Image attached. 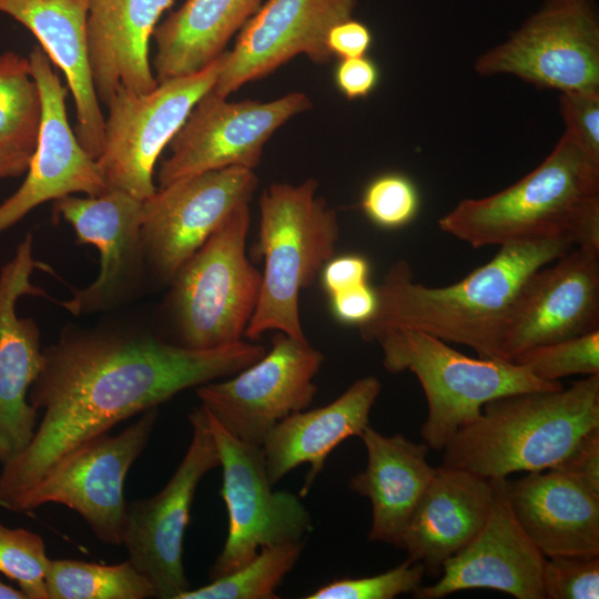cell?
Wrapping results in <instances>:
<instances>
[{
  "label": "cell",
  "mask_w": 599,
  "mask_h": 599,
  "mask_svg": "<svg viewBox=\"0 0 599 599\" xmlns=\"http://www.w3.org/2000/svg\"><path fill=\"white\" fill-rule=\"evenodd\" d=\"M266 353L244 342L187 348L139 328L65 326L43 349L28 399L43 415L28 446L2 465L0 506L20 499L63 456L180 392L234 375Z\"/></svg>",
  "instance_id": "6da1fadb"
},
{
  "label": "cell",
  "mask_w": 599,
  "mask_h": 599,
  "mask_svg": "<svg viewBox=\"0 0 599 599\" xmlns=\"http://www.w3.org/2000/svg\"><path fill=\"white\" fill-rule=\"evenodd\" d=\"M572 247L564 238L506 243L489 262L443 287L416 282L410 264L399 260L375 288L376 309L358 325L359 335L373 342L387 328H414L468 346L480 358L505 359L504 338L526 283Z\"/></svg>",
  "instance_id": "7a4b0ae2"
},
{
  "label": "cell",
  "mask_w": 599,
  "mask_h": 599,
  "mask_svg": "<svg viewBox=\"0 0 599 599\" xmlns=\"http://www.w3.org/2000/svg\"><path fill=\"white\" fill-rule=\"evenodd\" d=\"M438 225L473 247L564 238L599 252V162L565 131L534 171L498 193L461 200Z\"/></svg>",
  "instance_id": "3957f363"
},
{
  "label": "cell",
  "mask_w": 599,
  "mask_h": 599,
  "mask_svg": "<svg viewBox=\"0 0 599 599\" xmlns=\"http://www.w3.org/2000/svg\"><path fill=\"white\" fill-rule=\"evenodd\" d=\"M599 427V374L557 390L524 392L486 403L443 450V465L486 479L541 471Z\"/></svg>",
  "instance_id": "277c9868"
},
{
  "label": "cell",
  "mask_w": 599,
  "mask_h": 599,
  "mask_svg": "<svg viewBox=\"0 0 599 599\" xmlns=\"http://www.w3.org/2000/svg\"><path fill=\"white\" fill-rule=\"evenodd\" d=\"M318 182L272 183L260 205L257 255L264 258L262 286L244 336L277 331L307 341L300 318V294L329 261L339 237L336 211L317 195Z\"/></svg>",
  "instance_id": "5b68a950"
},
{
  "label": "cell",
  "mask_w": 599,
  "mask_h": 599,
  "mask_svg": "<svg viewBox=\"0 0 599 599\" xmlns=\"http://www.w3.org/2000/svg\"><path fill=\"white\" fill-rule=\"evenodd\" d=\"M375 341L380 345L387 372L408 370L419 380L428 406L422 437L435 450H441L495 398L564 387L560 382L537 378L512 361L468 357L445 341L414 328H387Z\"/></svg>",
  "instance_id": "8992f818"
},
{
  "label": "cell",
  "mask_w": 599,
  "mask_h": 599,
  "mask_svg": "<svg viewBox=\"0 0 599 599\" xmlns=\"http://www.w3.org/2000/svg\"><path fill=\"white\" fill-rule=\"evenodd\" d=\"M250 220V203L242 204L170 281L174 344L209 349L242 341L262 286L246 256Z\"/></svg>",
  "instance_id": "52a82bcc"
},
{
  "label": "cell",
  "mask_w": 599,
  "mask_h": 599,
  "mask_svg": "<svg viewBox=\"0 0 599 599\" xmlns=\"http://www.w3.org/2000/svg\"><path fill=\"white\" fill-rule=\"evenodd\" d=\"M224 57L225 51L202 70L159 82L146 93L116 90L106 105L103 146L97 159L108 189L141 201L158 190L155 163L195 103L213 88Z\"/></svg>",
  "instance_id": "ba28073f"
},
{
  "label": "cell",
  "mask_w": 599,
  "mask_h": 599,
  "mask_svg": "<svg viewBox=\"0 0 599 599\" xmlns=\"http://www.w3.org/2000/svg\"><path fill=\"white\" fill-rule=\"evenodd\" d=\"M204 412L219 453L220 494L229 516L224 547L209 573L213 580L244 566L263 547L303 541L313 522L300 497L273 490L262 447L236 438Z\"/></svg>",
  "instance_id": "9c48e42d"
},
{
  "label": "cell",
  "mask_w": 599,
  "mask_h": 599,
  "mask_svg": "<svg viewBox=\"0 0 599 599\" xmlns=\"http://www.w3.org/2000/svg\"><path fill=\"white\" fill-rule=\"evenodd\" d=\"M159 417L158 407L116 435H99L69 451L17 504L14 511H31L48 502L77 511L97 538L122 545L128 504L124 480L146 447Z\"/></svg>",
  "instance_id": "30bf717a"
},
{
  "label": "cell",
  "mask_w": 599,
  "mask_h": 599,
  "mask_svg": "<svg viewBox=\"0 0 599 599\" xmlns=\"http://www.w3.org/2000/svg\"><path fill=\"white\" fill-rule=\"evenodd\" d=\"M478 74L515 75L562 92L599 90V23L589 0H547L507 41L480 55Z\"/></svg>",
  "instance_id": "8fae6325"
},
{
  "label": "cell",
  "mask_w": 599,
  "mask_h": 599,
  "mask_svg": "<svg viewBox=\"0 0 599 599\" xmlns=\"http://www.w3.org/2000/svg\"><path fill=\"white\" fill-rule=\"evenodd\" d=\"M192 438L167 484L150 498L128 504L122 535L129 560L152 583L155 598L177 599L191 589L183 566V541L201 479L220 466L202 406L189 415Z\"/></svg>",
  "instance_id": "7c38bea8"
},
{
  "label": "cell",
  "mask_w": 599,
  "mask_h": 599,
  "mask_svg": "<svg viewBox=\"0 0 599 599\" xmlns=\"http://www.w3.org/2000/svg\"><path fill=\"white\" fill-rule=\"evenodd\" d=\"M312 108L303 92L278 99L227 101L207 91L193 106L169 143L162 161L159 187L194 174L230 166L254 170L273 133L295 115Z\"/></svg>",
  "instance_id": "4fadbf2b"
},
{
  "label": "cell",
  "mask_w": 599,
  "mask_h": 599,
  "mask_svg": "<svg viewBox=\"0 0 599 599\" xmlns=\"http://www.w3.org/2000/svg\"><path fill=\"white\" fill-rule=\"evenodd\" d=\"M323 363L324 355L308 341L277 332L261 359L229 380L197 386L196 395L225 430L262 447L278 422L312 404L317 393L313 379Z\"/></svg>",
  "instance_id": "5bb4252c"
},
{
  "label": "cell",
  "mask_w": 599,
  "mask_h": 599,
  "mask_svg": "<svg viewBox=\"0 0 599 599\" xmlns=\"http://www.w3.org/2000/svg\"><path fill=\"white\" fill-rule=\"evenodd\" d=\"M254 170L230 166L179 179L142 204L146 267L167 282L257 187Z\"/></svg>",
  "instance_id": "9a60e30c"
},
{
  "label": "cell",
  "mask_w": 599,
  "mask_h": 599,
  "mask_svg": "<svg viewBox=\"0 0 599 599\" xmlns=\"http://www.w3.org/2000/svg\"><path fill=\"white\" fill-rule=\"evenodd\" d=\"M143 201L109 189L98 196L65 195L53 201V217L73 229L78 243L100 252L98 277L59 304L74 316L113 308L140 286L146 263L143 250Z\"/></svg>",
  "instance_id": "2e32d148"
},
{
  "label": "cell",
  "mask_w": 599,
  "mask_h": 599,
  "mask_svg": "<svg viewBox=\"0 0 599 599\" xmlns=\"http://www.w3.org/2000/svg\"><path fill=\"white\" fill-rule=\"evenodd\" d=\"M28 59L40 91L41 121L24 181L0 203V233L48 201L74 193L98 196L109 190L97 160L82 148L70 126L68 89L53 63L40 45L30 51Z\"/></svg>",
  "instance_id": "e0dca14e"
},
{
  "label": "cell",
  "mask_w": 599,
  "mask_h": 599,
  "mask_svg": "<svg viewBox=\"0 0 599 599\" xmlns=\"http://www.w3.org/2000/svg\"><path fill=\"white\" fill-rule=\"evenodd\" d=\"M357 0H267L242 27L212 91L227 98L243 84L266 77L298 54L328 62L329 30L353 18Z\"/></svg>",
  "instance_id": "ac0fdd59"
},
{
  "label": "cell",
  "mask_w": 599,
  "mask_h": 599,
  "mask_svg": "<svg viewBox=\"0 0 599 599\" xmlns=\"http://www.w3.org/2000/svg\"><path fill=\"white\" fill-rule=\"evenodd\" d=\"M39 263L33 258V236L28 233L0 271V464L20 454L37 429L38 410L28 399L43 363L39 326L19 317L20 297L47 296L31 281Z\"/></svg>",
  "instance_id": "d6986e66"
},
{
  "label": "cell",
  "mask_w": 599,
  "mask_h": 599,
  "mask_svg": "<svg viewBox=\"0 0 599 599\" xmlns=\"http://www.w3.org/2000/svg\"><path fill=\"white\" fill-rule=\"evenodd\" d=\"M599 329V252L576 247L539 268L522 288L502 355L520 353Z\"/></svg>",
  "instance_id": "ffe728a7"
},
{
  "label": "cell",
  "mask_w": 599,
  "mask_h": 599,
  "mask_svg": "<svg viewBox=\"0 0 599 599\" xmlns=\"http://www.w3.org/2000/svg\"><path fill=\"white\" fill-rule=\"evenodd\" d=\"M494 499L478 534L443 566L438 580L417 599H439L460 590L494 589L517 599H545L547 557L522 530L509 506L506 478L491 479Z\"/></svg>",
  "instance_id": "44dd1931"
},
{
  "label": "cell",
  "mask_w": 599,
  "mask_h": 599,
  "mask_svg": "<svg viewBox=\"0 0 599 599\" xmlns=\"http://www.w3.org/2000/svg\"><path fill=\"white\" fill-rule=\"evenodd\" d=\"M91 0H0V13L24 26L67 79L77 114L74 133L93 159L102 152L105 116L97 97L88 54Z\"/></svg>",
  "instance_id": "7402d4cb"
},
{
  "label": "cell",
  "mask_w": 599,
  "mask_h": 599,
  "mask_svg": "<svg viewBox=\"0 0 599 599\" xmlns=\"http://www.w3.org/2000/svg\"><path fill=\"white\" fill-rule=\"evenodd\" d=\"M508 480L518 524L546 557L599 556V495L550 468Z\"/></svg>",
  "instance_id": "603a6c76"
},
{
  "label": "cell",
  "mask_w": 599,
  "mask_h": 599,
  "mask_svg": "<svg viewBox=\"0 0 599 599\" xmlns=\"http://www.w3.org/2000/svg\"><path fill=\"white\" fill-rule=\"evenodd\" d=\"M494 499L491 479L441 465L418 501L404 532L407 559L438 578L447 559L484 526Z\"/></svg>",
  "instance_id": "cb8c5ba5"
},
{
  "label": "cell",
  "mask_w": 599,
  "mask_h": 599,
  "mask_svg": "<svg viewBox=\"0 0 599 599\" xmlns=\"http://www.w3.org/2000/svg\"><path fill=\"white\" fill-rule=\"evenodd\" d=\"M174 0H91L88 54L97 97L108 105L119 88L152 91L158 81L150 64V40Z\"/></svg>",
  "instance_id": "d4e9b609"
},
{
  "label": "cell",
  "mask_w": 599,
  "mask_h": 599,
  "mask_svg": "<svg viewBox=\"0 0 599 599\" xmlns=\"http://www.w3.org/2000/svg\"><path fill=\"white\" fill-rule=\"evenodd\" d=\"M380 390L377 377H363L328 405L296 412L278 422L262 445L272 485L297 466L309 464L300 493L301 497L307 495L333 449L348 437H359L369 425V414Z\"/></svg>",
  "instance_id": "484cf974"
},
{
  "label": "cell",
  "mask_w": 599,
  "mask_h": 599,
  "mask_svg": "<svg viewBox=\"0 0 599 599\" xmlns=\"http://www.w3.org/2000/svg\"><path fill=\"white\" fill-rule=\"evenodd\" d=\"M359 437L367 466L351 478L349 489L370 501L368 540L400 548L408 521L436 474L427 460L429 447L402 434L385 436L369 425Z\"/></svg>",
  "instance_id": "4316f807"
},
{
  "label": "cell",
  "mask_w": 599,
  "mask_h": 599,
  "mask_svg": "<svg viewBox=\"0 0 599 599\" xmlns=\"http://www.w3.org/2000/svg\"><path fill=\"white\" fill-rule=\"evenodd\" d=\"M261 6L262 0H185L154 29L158 83L209 65Z\"/></svg>",
  "instance_id": "83f0119b"
},
{
  "label": "cell",
  "mask_w": 599,
  "mask_h": 599,
  "mask_svg": "<svg viewBox=\"0 0 599 599\" xmlns=\"http://www.w3.org/2000/svg\"><path fill=\"white\" fill-rule=\"evenodd\" d=\"M47 590L49 599L155 598L151 581L129 559L115 565L51 559Z\"/></svg>",
  "instance_id": "f1b7e54d"
},
{
  "label": "cell",
  "mask_w": 599,
  "mask_h": 599,
  "mask_svg": "<svg viewBox=\"0 0 599 599\" xmlns=\"http://www.w3.org/2000/svg\"><path fill=\"white\" fill-rule=\"evenodd\" d=\"M41 97L28 57L0 52V144L33 153Z\"/></svg>",
  "instance_id": "f546056e"
},
{
  "label": "cell",
  "mask_w": 599,
  "mask_h": 599,
  "mask_svg": "<svg viewBox=\"0 0 599 599\" xmlns=\"http://www.w3.org/2000/svg\"><path fill=\"white\" fill-rule=\"evenodd\" d=\"M302 549L303 541L263 547L244 566L203 587L191 588L177 599H275L276 589L298 560Z\"/></svg>",
  "instance_id": "4dcf8cb0"
},
{
  "label": "cell",
  "mask_w": 599,
  "mask_h": 599,
  "mask_svg": "<svg viewBox=\"0 0 599 599\" xmlns=\"http://www.w3.org/2000/svg\"><path fill=\"white\" fill-rule=\"evenodd\" d=\"M514 363L545 382L571 375L599 374V329L588 334L527 349Z\"/></svg>",
  "instance_id": "1f68e13d"
},
{
  "label": "cell",
  "mask_w": 599,
  "mask_h": 599,
  "mask_svg": "<svg viewBox=\"0 0 599 599\" xmlns=\"http://www.w3.org/2000/svg\"><path fill=\"white\" fill-rule=\"evenodd\" d=\"M50 560L41 536L0 522V572L16 581L27 599H49Z\"/></svg>",
  "instance_id": "d6a6232c"
},
{
  "label": "cell",
  "mask_w": 599,
  "mask_h": 599,
  "mask_svg": "<svg viewBox=\"0 0 599 599\" xmlns=\"http://www.w3.org/2000/svg\"><path fill=\"white\" fill-rule=\"evenodd\" d=\"M424 566L406 559L397 567L370 577L342 578L322 586L306 599H393L422 587Z\"/></svg>",
  "instance_id": "836d02e7"
},
{
  "label": "cell",
  "mask_w": 599,
  "mask_h": 599,
  "mask_svg": "<svg viewBox=\"0 0 599 599\" xmlns=\"http://www.w3.org/2000/svg\"><path fill=\"white\" fill-rule=\"evenodd\" d=\"M361 205L374 224L384 229H398L416 216L419 194L406 175L386 173L366 186Z\"/></svg>",
  "instance_id": "e575fe53"
},
{
  "label": "cell",
  "mask_w": 599,
  "mask_h": 599,
  "mask_svg": "<svg viewBox=\"0 0 599 599\" xmlns=\"http://www.w3.org/2000/svg\"><path fill=\"white\" fill-rule=\"evenodd\" d=\"M547 558L542 572L545 599L599 598V556Z\"/></svg>",
  "instance_id": "d590c367"
},
{
  "label": "cell",
  "mask_w": 599,
  "mask_h": 599,
  "mask_svg": "<svg viewBox=\"0 0 599 599\" xmlns=\"http://www.w3.org/2000/svg\"><path fill=\"white\" fill-rule=\"evenodd\" d=\"M559 100L565 131L599 162V90L562 92Z\"/></svg>",
  "instance_id": "8d00e7d4"
},
{
  "label": "cell",
  "mask_w": 599,
  "mask_h": 599,
  "mask_svg": "<svg viewBox=\"0 0 599 599\" xmlns=\"http://www.w3.org/2000/svg\"><path fill=\"white\" fill-rule=\"evenodd\" d=\"M557 469L599 495V427L585 434Z\"/></svg>",
  "instance_id": "74e56055"
},
{
  "label": "cell",
  "mask_w": 599,
  "mask_h": 599,
  "mask_svg": "<svg viewBox=\"0 0 599 599\" xmlns=\"http://www.w3.org/2000/svg\"><path fill=\"white\" fill-rule=\"evenodd\" d=\"M334 79L338 90L348 99L355 100L367 97L377 85L378 68L366 55L342 59Z\"/></svg>",
  "instance_id": "f35d334b"
},
{
  "label": "cell",
  "mask_w": 599,
  "mask_h": 599,
  "mask_svg": "<svg viewBox=\"0 0 599 599\" xmlns=\"http://www.w3.org/2000/svg\"><path fill=\"white\" fill-rule=\"evenodd\" d=\"M329 297L335 318L357 326L374 315L377 305L375 288H372L368 283L339 291Z\"/></svg>",
  "instance_id": "ab89813d"
},
{
  "label": "cell",
  "mask_w": 599,
  "mask_h": 599,
  "mask_svg": "<svg viewBox=\"0 0 599 599\" xmlns=\"http://www.w3.org/2000/svg\"><path fill=\"white\" fill-rule=\"evenodd\" d=\"M369 264L361 255L332 257L322 268V285L328 295L367 283Z\"/></svg>",
  "instance_id": "60d3db41"
},
{
  "label": "cell",
  "mask_w": 599,
  "mask_h": 599,
  "mask_svg": "<svg viewBox=\"0 0 599 599\" xmlns=\"http://www.w3.org/2000/svg\"><path fill=\"white\" fill-rule=\"evenodd\" d=\"M372 41L370 30L353 18L334 26L327 35V45L331 53L341 59L365 55Z\"/></svg>",
  "instance_id": "b9f144b4"
},
{
  "label": "cell",
  "mask_w": 599,
  "mask_h": 599,
  "mask_svg": "<svg viewBox=\"0 0 599 599\" xmlns=\"http://www.w3.org/2000/svg\"><path fill=\"white\" fill-rule=\"evenodd\" d=\"M31 155V152L0 144V180L24 174Z\"/></svg>",
  "instance_id": "7bdbcfd3"
},
{
  "label": "cell",
  "mask_w": 599,
  "mask_h": 599,
  "mask_svg": "<svg viewBox=\"0 0 599 599\" xmlns=\"http://www.w3.org/2000/svg\"><path fill=\"white\" fill-rule=\"evenodd\" d=\"M0 599H27L24 593L0 580Z\"/></svg>",
  "instance_id": "ee69618b"
}]
</instances>
